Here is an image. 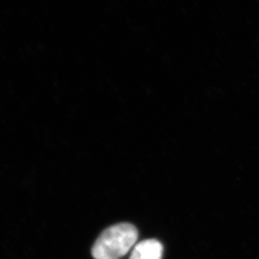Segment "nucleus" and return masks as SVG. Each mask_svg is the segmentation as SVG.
Masks as SVG:
<instances>
[{"instance_id":"nucleus-1","label":"nucleus","mask_w":259,"mask_h":259,"mask_svg":"<svg viewBox=\"0 0 259 259\" xmlns=\"http://www.w3.org/2000/svg\"><path fill=\"white\" fill-rule=\"evenodd\" d=\"M139 237L137 228L129 223L113 225L99 235L93 244L92 253L95 259H119L136 244Z\"/></svg>"},{"instance_id":"nucleus-2","label":"nucleus","mask_w":259,"mask_h":259,"mask_svg":"<svg viewBox=\"0 0 259 259\" xmlns=\"http://www.w3.org/2000/svg\"><path fill=\"white\" fill-rule=\"evenodd\" d=\"M163 247L159 241L147 239L134 248L130 259H161Z\"/></svg>"}]
</instances>
